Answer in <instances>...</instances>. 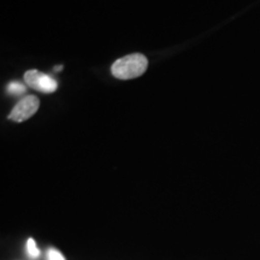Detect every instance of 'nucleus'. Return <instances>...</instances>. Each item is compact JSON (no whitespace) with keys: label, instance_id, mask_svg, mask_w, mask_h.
<instances>
[{"label":"nucleus","instance_id":"f257e3e1","mask_svg":"<svg viewBox=\"0 0 260 260\" xmlns=\"http://www.w3.org/2000/svg\"><path fill=\"white\" fill-rule=\"evenodd\" d=\"M148 60L144 54H129L116 60L111 68V73L119 80H130L141 76L147 70Z\"/></svg>","mask_w":260,"mask_h":260},{"label":"nucleus","instance_id":"f03ea898","mask_svg":"<svg viewBox=\"0 0 260 260\" xmlns=\"http://www.w3.org/2000/svg\"><path fill=\"white\" fill-rule=\"evenodd\" d=\"M24 81L29 87L41 93L56 92L58 83L50 75L42 74L38 70H29L24 74Z\"/></svg>","mask_w":260,"mask_h":260},{"label":"nucleus","instance_id":"7ed1b4c3","mask_svg":"<svg viewBox=\"0 0 260 260\" xmlns=\"http://www.w3.org/2000/svg\"><path fill=\"white\" fill-rule=\"evenodd\" d=\"M39 105H40V102H39L37 96H25L12 109L11 113L9 115V119L17 123L27 121L31 116L35 115V112L39 109Z\"/></svg>","mask_w":260,"mask_h":260},{"label":"nucleus","instance_id":"20e7f679","mask_svg":"<svg viewBox=\"0 0 260 260\" xmlns=\"http://www.w3.org/2000/svg\"><path fill=\"white\" fill-rule=\"evenodd\" d=\"M25 86L24 84L19 83V82H11L8 86V90L9 94H11V95H22V94L25 93Z\"/></svg>","mask_w":260,"mask_h":260},{"label":"nucleus","instance_id":"39448f33","mask_svg":"<svg viewBox=\"0 0 260 260\" xmlns=\"http://www.w3.org/2000/svg\"><path fill=\"white\" fill-rule=\"evenodd\" d=\"M27 249H28L29 254H30L31 256H34V258H37V256L40 255V249H39L37 247V243H35L34 239H29L28 240Z\"/></svg>","mask_w":260,"mask_h":260},{"label":"nucleus","instance_id":"423d86ee","mask_svg":"<svg viewBox=\"0 0 260 260\" xmlns=\"http://www.w3.org/2000/svg\"><path fill=\"white\" fill-rule=\"evenodd\" d=\"M48 260H65V258L57 249H50V252H48Z\"/></svg>","mask_w":260,"mask_h":260},{"label":"nucleus","instance_id":"0eeeda50","mask_svg":"<svg viewBox=\"0 0 260 260\" xmlns=\"http://www.w3.org/2000/svg\"><path fill=\"white\" fill-rule=\"evenodd\" d=\"M61 69H63V65H59V67L54 68V70H56V71H59V70H61Z\"/></svg>","mask_w":260,"mask_h":260}]
</instances>
